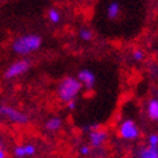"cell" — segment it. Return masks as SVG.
Segmentation results:
<instances>
[{
  "mask_svg": "<svg viewBox=\"0 0 158 158\" xmlns=\"http://www.w3.org/2000/svg\"><path fill=\"white\" fill-rule=\"evenodd\" d=\"M47 17L49 19V22L51 23H53V25H57V23H60L61 22V19H62V15H61V12L56 9V8H51L47 13Z\"/></svg>",
  "mask_w": 158,
  "mask_h": 158,
  "instance_id": "cell-13",
  "label": "cell"
},
{
  "mask_svg": "<svg viewBox=\"0 0 158 158\" xmlns=\"http://www.w3.org/2000/svg\"><path fill=\"white\" fill-rule=\"evenodd\" d=\"M79 153H81L83 157H88V156H91V153H92V147L91 145H82L81 148H79Z\"/></svg>",
  "mask_w": 158,
  "mask_h": 158,
  "instance_id": "cell-17",
  "label": "cell"
},
{
  "mask_svg": "<svg viewBox=\"0 0 158 158\" xmlns=\"http://www.w3.org/2000/svg\"><path fill=\"white\" fill-rule=\"evenodd\" d=\"M139 158H158V147H149L145 145L140 148L139 153H137Z\"/></svg>",
  "mask_w": 158,
  "mask_h": 158,
  "instance_id": "cell-12",
  "label": "cell"
},
{
  "mask_svg": "<svg viewBox=\"0 0 158 158\" xmlns=\"http://www.w3.org/2000/svg\"><path fill=\"white\" fill-rule=\"evenodd\" d=\"M43 39L38 34H25L15 39L12 43V51L18 56H27L36 52L42 47Z\"/></svg>",
  "mask_w": 158,
  "mask_h": 158,
  "instance_id": "cell-1",
  "label": "cell"
},
{
  "mask_svg": "<svg viewBox=\"0 0 158 158\" xmlns=\"http://www.w3.org/2000/svg\"><path fill=\"white\" fill-rule=\"evenodd\" d=\"M109 139V132L106 128L104 127H98L94 126V128H91L89 134H88V140H89V145L92 148H101L105 145V143Z\"/></svg>",
  "mask_w": 158,
  "mask_h": 158,
  "instance_id": "cell-6",
  "label": "cell"
},
{
  "mask_svg": "<svg viewBox=\"0 0 158 158\" xmlns=\"http://www.w3.org/2000/svg\"><path fill=\"white\" fill-rule=\"evenodd\" d=\"M83 89L82 83L79 82L77 77L68 75L64 79H61L57 85V96L62 102H69L71 100H77V97L81 95Z\"/></svg>",
  "mask_w": 158,
  "mask_h": 158,
  "instance_id": "cell-2",
  "label": "cell"
},
{
  "mask_svg": "<svg viewBox=\"0 0 158 158\" xmlns=\"http://www.w3.org/2000/svg\"><path fill=\"white\" fill-rule=\"evenodd\" d=\"M147 114L148 118L153 122H158V100L150 98L147 104Z\"/></svg>",
  "mask_w": 158,
  "mask_h": 158,
  "instance_id": "cell-11",
  "label": "cell"
},
{
  "mask_svg": "<svg viewBox=\"0 0 158 158\" xmlns=\"http://www.w3.org/2000/svg\"><path fill=\"white\" fill-rule=\"evenodd\" d=\"M31 66V64L29 60L26 58H21V60H17L15 62H12L8 68L4 71V78L5 79H16L18 77H21L23 74H26L29 71Z\"/></svg>",
  "mask_w": 158,
  "mask_h": 158,
  "instance_id": "cell-5",
  "label": "cell"
},
{
  "mask_svg": "<svg viewBox=\"0 0 158 158\" xmlns=\"http://www.w3.org/2000/svg\"><path fill=\"white\" fill-rule=\"evenodd\" d=\"M149 147H158V134H150L147 137Z\"/></svg>",
  "mask_w": 158,
  "mask_h": 158,
  "instance_id": "cell-16",
  "label": "cell"
},
{
  "mask_svg": "<svg viewBox=\"0 0 158 158\" xmlns=\"http://www.w3.org/2000/svg\"><path fill=\"white\" fill-rule=\"evenodd\" d=\"M156 98H157V100H158V92H157V97H156Z\"/></svg>",
  "mask_w": 158,
  "mask_h": 158,
  "instance_id": "cell-20",
  "label": "cell"
},
{
  "mask_svg": "<svg viewBox=\"0 0 158 158\" xmlns=\"http://www.w3.org/2000/svg\"><path fill=\"white\" fill-rule=\"evenodd\" d=\"M117 134L124 141H135L140 137V128L135 121L126 118L118 124Z\"/></svg>",
  "mask_w": 158,
  "mask_h": 158,
  "instance_id": "cell-3",
  "label": "cell"
},
{
  "mask_svg": "<svg viewBox=\"0 0 158 158\" xmlns=\"http://www.w3.org/2000/svg\"><path fill=\"white\" fill-rule=\"evenodd\" d=\"M79 39L83 42H91L92 39H94V31L88 27H82L79 30Z\"/></svg>",
  "mask_w": 158,
  "mask_h": 158,
  "instance_id": "cell-14",
  "label": "cell"
},
{
  "mask_svg": "<svg viewBox=\"0 0 158 158\" xmlns=\"http://www.w3.org/2000/svg\"><path fill=\"white\" fill-rule=\"evenodd\" d=\"M0 158H6V152L2 145H0Z\"/></svg>",
  "mask_w": 158,
  "mask_h": 158,
  "instance_id": "cell-19",
  "label": "cell"
},
{
  "mask_svg": "<svg viewBox=\"0 0 158 158\" xmlns=\"http://www.w3.org/2000/svg\"><path fill=\"white\" fill-rule=\"evenodd\" d=\"M132 60L136 61V62H143L145 60V52H144L141 48H135L132 51Z\"/></svg>",
  "mask_w": 158,
  "mask_h": 158,
  "instance_id": "cell-15",
  "label": "cell"
},
{
  "mask_svg": "<svg viewBox=\"0 0 158 158\" xmlns=\"http://www.w3.org/2000/svg\"><path fill=\"white\" fill-rule=\"evenodd\" d=\"M0 117L5 121H8L10 123H16V124H26L29 122L27 114L8 104L0 105Z\"/></svg>",
  "mask_w": 158,
  "mask_h": 158,
  "instance_id": "cell-4",
  "label": "cell"
},
{
  "mask_svg": "<svg viewBox=\"0 0 158 158\" xmlns=\"http://www.w3.org/2000/svg\"><path fill=\"white\" fill-rule=\"evenodd\" d=\"M66 106H68L69 110H75V108H77V101H75V100H71V101L66 102Z\"/></svg>",
  "mask_w": 158,
  "mask_h": 158,
  "instance_id": "cell-18",
  "label": "cell"
},
{
  "mask_svg": "<svg viewBox=\"0 0 158 158\" xmlns=\"http://www.w3.org/2000/svg\"><path fill=\"white\" fill-rule=\"evenodd\" d=\"M36 153V147L34 144H19L13 149V156L16 158H27Z\"/></svg>",
  "mask_w": 158,
  "mask_h": 158,
  "instance_id": "cell-8",
  "label": "cell"
},
{
  "mask_svg": "<svg viewBox=\"0 0 158 158\" xmlns=\"http://www.w3.org/2000/svg\"><path fill=\"white\" fill-rule=\"evenodd\" d=\"M62 124H64V121L60 117H51L49 119L44 123V130L49 134H55L62 128Z\"/></svg>",
  "mask_w": 158,
  "mask_h": 158,
  "instance_id": "cell-10",
  "label": "cell"
},
{
  "mask_svg": "<svg viewBox=\"0 0 158 158\" xmlns=\"http://www.w3.org/2000/svg\"><path fill=\"white\" fill-rule=\"evenodd\" d=\"M122 13V5L118 0H111L110 3H108L106 9H105V15H106V18L110 19V21H115L121 17Z\"/></svg>",
  "mask_w": 158,
  "mask_h": 158,
  "instance_id": "cell-9",
  "label": "cell"
},
{
  "mask_svg": "<svg viewBox=\"0 0 158 158\" xmlns=\"http://www.w3.org/2000/svg\"><path fill=\"white\" fill-rule=\"evenodd\" d=\"M77 78L79 79V82L82 83L83 88L85 89H94L95 88V84H96V75L94 71H91L89 69H83L78 73Z\"/></svg>",
  "mask_w": 158,
  "mask_h": 158,
  "instance_id": "cell-7",
  "label": "cell"
}]
</instances>
